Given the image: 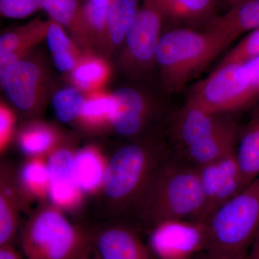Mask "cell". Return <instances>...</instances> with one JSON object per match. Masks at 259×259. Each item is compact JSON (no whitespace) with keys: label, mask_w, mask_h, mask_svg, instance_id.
Instances as JSON below:
<instances>
[{"label":"cell","mask_w":259,"mask_h":259,"mask_svg":"<svg viewBox=\"0 0 259 259\" xmlns=\"http://www.w3.org/2000/svg\"><path fill=\"white\" fill-rule=\"evenodd\" d=\"M127 141L107 161L97 190L103 221H128L153 175L173 153L164 133Z\"/></svg>","instance_id":"6da1fadb"},{"label":"cell","mask_w":259,"mask_h":259,"mask_svg":"<svg viewBox=\"0 0 259 259\" xmlns=\"http://www.w3.org/2000/svg\"><path fill=\"white\" fill-rule=\"evenodd\" d=\"M204 205L198 169L173 151L153 175L128 221L149 233L168 221L202 222Z\"/></svg>","instance_id":"7a4b0ae2"},{"label":"cell","mask_w":259,"mask_h":259,"mask_svg":"<svg viewBox=\"0 0 259 259\" xmlns=\"http://www.w3.org/2000/svg\"><path fill=\"white\" fill-rule=\"evenodd\" d=\"M230 44L206 29L176 27L168 30L162 35L156 53L163 88L168 93L180 92Z\"/></svg>","instance_id":"3957f363"},{"label":"cell","mask_w":259,"mask_h":259,"mask_svg":"<svg viewBox=\"0 0 259 259\" xmlns=\"http://www.w3.org/2000/svg\"><path fill=\"white\" fill-rule=\"evenodd\" d=\"M205 253L212 259H248L259 231V177L209 218Z\"/></svg>","instance_id":"277c9868"},{"label":"cell","mask_w":259,"mask_h":259,"mask_svg":"<svg viewBox=\"0 0 259 259\" xmlns=\"http://www.w3.org/2000/svg\"><path fill=\"white\" fill-rule=\"evenodd\" d=\"M20 243L25 259H75L92 243L88 228L72 224L52 202L30 213Z\"/></svg>","instance_id":"5b68a950"},{"label":"cell","mask_w":259,"mask_h":259,"mask_svg":"<svg viewBox=\"0 0 259 259\" xmlns=\"http://www.w3.org/2000/svg\"><path fill=\"white\" fill-rule=\"evenodd\" d=\"M190 98L212 113L236 112L255 102L245 64L220 63L192 89Z\"/></svg>","instance_id":"8992f818"},{"label":"cell","mask_w":259,"mask_h":259,"mask_svg":"<svg viewBox=\"0 0 259 259\" xmlns=\"http://www.w3.org/2000/svg\"><path fill=\"white\" fill-rule=\"evenodd\" d=\"M165 20L150 0H144L122 45L120 69L131 77L147 76L156 66V53Z\"/></svg>","instance_id":"52a82bcc"},{"label":"cell","mask_w":259,"mask_h":259,"mask_svg":"<svg viewBox=\"0 0 259 259\" xmlns=\"http://www.w3.org/2000/svg\"><path fill=\"white\" fill-rule=\"evenodd\" d=\"M112 130L127 140H137L163 134L161 105L144 92L122 88L111 93Z\"/></svg>","instance_id":"ba28073f"},{"label":"cell","mask_w":259,"mask_h":259,"mask_svg":"<svg viewBox=\"0 0 259 259\" xmlns=\"http://www.w3.org/2000/svg\"><path fill=\"white\" fill-rule=\"evenodd\" d=\"M0 85L8 100L30 121L41 113L49 91L47 69L25 59L0 70Z\"/></svg>","instance_id":"9c48e42d"},{"label":"cell","mask_w":259,"mask_h":259,"mask_svg":"<svg viewBox=\"0 0 259 259\" xmlns=\"http://www.w3.org/2000/svg\"><path fill=\"white\" fill-rule=\"evenodd\" d=\"M148 234L150 249L158 259H191L204 253L208 243V226L199 221H168Z\"/></svg>","instance_id":"30bf717a"},{"label":"cell","mask_w":259,"mask_h":259,"mask_svg":"<svg viewBox=\"0 0 259 259\" xmlns=\"http://www.w3.org/2000/svg\"><path fill=\"white\" fill-rule=\"evenodd\" d=\"M236 149L217 161L197 168L205 199L202 222L207 223L219 207L246 187L237 163Z\"/></svg>","instance_id":"8fae6325"},{"label":"cell","mask_w":259,"mask_h":259,"mask_svg":"<svg viewBox=\"0 0 259 259\" xmlns=\"http://www.w3.org/2000/svg\"><path fill=\"white\" fill-rule=\"evenodd\" d=\"M88 228L92 244L102 259H156L127 221H104Z\"/></svg>","instance_id":"7c38bea8"},{"label":"cell","mask_w":259,"mask_h":259,"mask_svg":"<svg viewBox=\"0 0 259 259\" xmlns=\"http://www.w3.org/2000/svg\"><path fill=\"white\" fill-rule=\"evenodd\" d=\"M231 122L222 115L207 111L188 97L185 105L170 118V144L177 152L212 136Z\"/></svg>","instance_id":"4fadbf2b"},{"label":"cell","mask_w":259,"mask_h":259,"mask_svg":"<svg viewBox=\"0 0 259 259\" xmlns=\"http://www.w3.org/2000/svg\"><path fill=\"white\" fill-rule=\"evenodd\" d=\"M77 152L72 138L64 136L47 156L49 197L51 202L61 209L74 208L82 199L83 192L74 178V162Z\"/></svg>","instance_id":"5bb4252c"},{"label":"cell","mask_w":259,"mask_h":259,"mask_svg":"<svg viewBox=\"0 0 259 259\" xmlns=\"http://www.w3.org/2000/svg\"><path fill=\"white\" fill-rule=\"evenodd\" d=\"M32 201L20 185L18 170L8 163L0 168V246L12 244L18 232L22 211Z\"/></svg>","instance_id":"9a60e30c"},{"label":"cell","mask_w":259,"mask_h":259,"mask_svg":"<svg viewBox=\"0 0 259 259\" xmlns=\"http://www.w3.org/2000/svg\"><path fill=\"white\" fill-rule=\"evenodd\" d=\"M51 20L37 18L0 37V70L27 59L35 47L46 40Z\"/></svg>","instance_id":"2e32d148"},{"label":"cell","mask_w":259,"mask_h":259,"mask_svg":"<svg viewBox=\"0 0 259 259\" xmlns=\"http://www.w3.org/2000/svg\"><path fill=\"white\" fill-rule=\"evenodd\" d=\"M165 21L176 27L204 29L217 15L218 0H150Z\"/></svg>","instance_id":"e0dca14e"},{"label":"cell","mask_w":259,"mask_h":259,"mask_svg":"<svg viewBox=\"0 0 259 259\" xmlns=\"http://www.w3.org/2000/svg\"><path fill=\"white\" fill-rule=\"evenodd\" d=\"M84 0H42V10L50 20L67 30L73 40L85 53H95L90 38L84 15Z\"/></svg>","instance_id":"ac0fdd59"},{"label":"cell","mask_w":259,"mask_h":259,"mask_svg":"<svg viewBox=\"0 0 259 259\" xmlns=\"http://www.w3.org/2000/svg\"><path fill=\"white\" fill-rule=\"evenodd\" d=\"M238 129L231 122L224 128L207 139L175 153L176 156L199 168L209 164L236 149Z\"/></svg>","instance_id":"d6986e66"},{"label":"cell","mask_w":259,"mask_h":259,"mask_svg":"<svg viewBox=\"0 0 259 259\" xmlns=\"http://www.w3.org/2000/svg\"><path fill=\"white\" fill-rule=\"evenodd\" d=\"M258 28L259 0H248L230 8L226 14L218 15L204 29L231 42L241 34Z\"/></svg>","instance_id":"ffe728a7"},{"label":"cell","mask_w":259,"mask_h":259,"mask_svg":"<svg viewBox=\"0 0 259 259\" xmlns=\"http://www.w3.org/2000/svg\"><path fill=\"white\" fill-rule=\"evenodd\" d=\"M64 135L54 126L40 120L25 122L17 134L19 148L28 158H47Z\"/></svg>","instance_id":"44dd1931"},{"label":"cell","mask_w":259,"mask_h":259,"mask_svg":"<svg viewBox=\"0 0 259 259\" xmlns=\"http://www.w3.org/2000/svg\"><path fill=\"white\" fill-rule=\"evenodd\" d=\"M112 76V68L107 59L95 53H86L71 72V86L85 94L105 90Z\"/></svg>","instance_id":"7402d4cb"},{"label":"cell","mask_w":259,"mask_h":259,"mask_svg":"<svg viewBox=\"0 0 259 259\" xmlns=\"http://www.w3.org/2000/svg\"><path fill=\"white\" fill-rule=\"evenodd\" d=\"M111 93L105 90L86 94V100L76 125L89 134L112 130Z\"/></svg>","instance_id":"603a6c76"},{"label":"cell","mask_w":259,"mask_h":259,"mask_svg":"<svg viewBox=\"0 0 259 259\" xmlns=\"http://www.w3.org/2000/svg\"><path fill=\"white\" fill-rule=\"evenodd\" d=\"M65 30L59 24L51 20L46 40L56 69L69 74L86 53Z\"/></svg>","instance_id":"cb8c5ba5"},{"label":"cell","mask_w":259,"mask_h":259,"mask_svg":"<svg viewBox=\"0 0 259 259\" xmlns=\"http://www.w3.org/2000/svg\"><path fill=\"white\" fill-rule=\"evenodd\" d=\"M236 156L247 187L259 177V110L242 132Z\"/></svg>","instance_id":"d4e9b609"},{"label":"cell","mask_w":259,"mask_h":259,"mask_svg":"<svg viewBox=\"0 0 259 259\" xmlns=\"http://www.w3.org/2000/svg\"><path fill=\"white\" fill-rule=\"evenodd\" d=\"M139 8V0H112L107 18L108 52L122 47Z\"/></svg>","instance_id":"484cf974"},{"label":"cell","mask_w":259,"mask_h":259,"mask_svg":"<svg viewBox=\"0 0 259 259\" xmlns=\"http://www.w3.org/2000/svg\"><path fill=\"white\" fill-rule=\"evenodd\" d=\"M18 177L20 185L32 202L35 200L46 202L49 191L47 158H28L18 170Z\"/></svg>","instance_id":"4316f807"},{"label":"cell","mask_w":259,"mask_h":259,"mask_svg":"<svg viewBox=\"0 0 259 259\" xmlns=\"http://www.w3.org/2000/svg\"><path fill=\"white\" fill-rule=\"evenodd\" d=\"M112 0H84L83 15L95 51L108 53L107 18Z\"/></svg>","instance_id":"83f0119b"},{"label":"cell","mask_w":259,"mask_h":259,"mask_svg":"<svg viewBox=\"0 0 259 259\" xmlns=\"http://www.w3.org/2000/svg\"><path fill=\"white\" fill-rule=\"evenodd\" d=\"M101 156L97 149L88 147L78 151L74 162V178L83 192L98 190L103 177Z\"/></svg>","instance_id":"f1b7e54d"},{"label":"cell","mask_w":259,"mask_h":259,"mask_svg":"<svg viewBox=\"0 0 259 259\" xmlns=\"http://www.w3.org/2000/svg\"><path fill=\"white\" fill-rule=\"evenodd\" d=\"M85 100L86 94L74 86L56 92L51 104L57 120L64 124L77 123Z\"/></svg>","instance_id":"f546056e"},{"label":"cell","mask_w":259,"mask_h":259,"mask_svg":"<svg viewBox=\"0 0 259 259\" xmlns=\"http://www.w3.org/2000/svg\"><path fill=\"white\" fill-rule=\"evenodd\" d=\"M259 56V28L250 32L220 63L245 64Z\"/></svg>","instance_id":"4dcf8cb0"},{"label":"cell","mask_w":259,"mask_h":259,"mask_svg":"<svg viewBox=\"0 0 259 259\" xmlns=\"http://www.w3.org/2000/svg\"><path fill=\"white\" fill-rule=\"evenodd\" d=\"M42 10V0H0L3 17L23 19Z\"/></svg>","instance_id":"1f68e13d"},{"label":"cell","mask_w":259,"mask_h":259,"mask_svg":"<svg viewBox=\"0 0 259 259\" xmlns=\"http://www.w3.org/2000/svg\"><path fill=\"white\" fill-rule=\"evenodd\" d=\"M17 117L15 112L5 102L0 104V152L3 155L9 147L15 135Z\"/></svg>","instance_id":"d6a6232c"},{"label":"cell","mask_w":259,"mask_h":259,"mask_svg":"<svg viewBox=\"0 0 259 259\" xmlns=\"http://www.w3.org/2000/svg\"><path fill=\"white\" fill-rule=\"evenodd\" d=\"M245 66L249 77L252 93L256 101L259 99V56L245 63Z\"/></svg>","instance_id":"836d02e7"},{"label":"cell","mask_w":259,"mask_h":259,"mask_svg":"<svg viewBox=\"0 0 259 259\" xmlns=\"http://www.w3.org/2000/svg\"><path fill=\"white\" fill-rule=\"evenodd\" d=\"M0 259H25L15 249L13 245H5L0 246Z\"/></svg>","instance_id":"e575fe53"},{"label":"cell","mask_w":259,"mask_h":259,"mask_svg":"<svg viewBox=\"0 0 259 259\" xmlns=\"http://www.w3.org/2000/svg\"><path fill=\"white\" fill-rule=\"evenodd\" d=\"M92 243V242H91ZM75 259H102L95 249L93 244L90 245L84 251Z\"/></svg>","instance_id":"d590c367"},{"label":"cell","mask_w":259,"mask_h":259,"mask_svg":"<svg viewBox=\"0 0 259 259\" xmlns=\"http://www.w3.org/2000/svg\"><path fill=\"white\" fill-rule=\"evenodd\" d=\"M248 259H259V238H255Z\"/></svg>","instance_id":"8d00e7d4"},{"label":"cell","mask_w":259,"mask_h":259,"mask_svg":"<svg viewBox=\"0 0 259 259\" xmlns=\"http://www.w3.org/2000/svg\"><path fill=\"white\" fill-rule=\"evenodd\" d=\"M223 1L230 7V8H232L233 7L236 6V5L248 1V0H223Z\"/></svg>","instance_id":"74e56055"},{"label":"cell","mask_w":259,"mask_h":259,"mask_svg":"<svg viewBox=\"0 0 259 259\" xmlns=\"http://www.w3.org/2000/svg\"><path fill=\"white\" fill-rule=\"evenodd\" d=\"M191 259H212L209 256L207 253L204 252V253H199V254L195 255V256L193 257V258Z\"/></svg>","instance_id":"f35d334b"}]
</instances>
